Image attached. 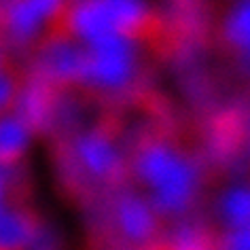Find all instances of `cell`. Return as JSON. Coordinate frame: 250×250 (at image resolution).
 Instances as JSON below:
<instances>
[{
	"mask_svg": "<svg viewBox=\"0 0 250 250\" xmlns=\"http://www.w3.org/2000/svg\"><path fill=\"white\" fill-rule=\"evenodd\" d=\"M127 159V180L161 223L183 218L202 193V167L195 155L170 134H146Z\"/></svg>",
	"mask_w": 250,
	"mask_h": 250,
	"instance_id": "obj_1",
	"label": "cell"
},
{
	"mask_svg": "<svg viewBox=\"0 0 250 250\" xmlns=\"http://www.w3.org/2000/svg\"><path fill=\"white\" fill-rule=\"evenodd\" d=\"M140 72V42L125 36H106L83 45V68L77 87L100 96H117L134 87Z\"/></svg>",
	"mask_w": 250,
	"mask_h": 250,
	"instance_id": "obj_2",
	"label": "cell"
},
{
	"mask_svg": "<svg viewBox=\"0 0 250 250\" xmlns=\"http://www.w3.org/2000/svg\"><path fill=\"white\" fill-rule=\"evenodd\" d=\"M77 176L100 189H117L127 180V159L106 129H87L72 136L66 146Z\"/></svg>",
	"mask_w": 250,
	"mask_h": 250,
	"instance_id": "obj_3",
	"label": "cell"
},
{
	"mask_svg": "<svg viewBox=\"0 0 250 250\" xmlns=\"http://www.w3.org/2000/svg\"><path fill=\"white\" fill-rule=\"evenodd\" d=\"M66 2H0V42L39 49L58 34Z\"/></svg>",
	"mask_w": 250,
	"mask_h": 250,
	"instance_id": "obj_4",
	"label": "cell"
},
{
	"mask_svg": "<svg viewBox=\"0 0 250 250\" xmlns=\"http://www.w3.org/2000/svg\"><path fill=\"white\" fill-rule=\"evenodd\" d=\"M110 227L127 248H148L161 235L164 223L138 193H121L110 210Z\"/></svg>",
	"mask_w": 250,
	"mask_h": 250,
	"instance_id": "obj_5",
	"label": "cell"
},
{
	"mask_svg": "<svg viewBox=\"0 0 250 250\" xmlns=\"http://www.w3.org/2000/svg\"><path fill=\"white\" fill-rule=\"evenodd\" d=\"M39 70L47 81L58 85H77L83 68V45L64 36H53L36 51Z\"/></svg>",
	"mask_w": 250,
	"mask_h": 250,
	"instance_id": "obj_6",
	"label": "cell"
},
{
	"mask_svg": "<svg viewBox=\"0 0 250 250\" xmlns=\"http://www.w3.org/2000/svg\"><path fill=\"white\" fill-rule=\"evenodd\" d=\"M42 221L32 206L20 202L0 216V250H32Z\"/></svg>",
	"mask_w": 250,
	"mask_h": 250,
	"instance_id": "obj_7",
	"label": "cell"
},
{
	"mask_svg": "<svg viewBox=\"0 0 250 250\" xmlns=\"http://www.w3.org/2000/svg\"><path fill=\"white\" fill-rule=\"evenodd\" d=\"M212 237H221L231 231H237L250 223V183L233 185L223 189L212 206Z\"/></svg>",
	"mask_w": 250,
	"mask_h": 250,
	"instance_id": "obj_8",
	"label": "cell"
},
{
	"mask_svg": "<svg viewBox=\"0 0 250 250\" xmlns=\"http://www.w3.org/2000/svg\"><path fill=\"white\" fill-rule=\"evenodd\" d=\"M218 42L235 60L250 64V2L229 4L218 23Z\"/></svg>",
	"mask_w": 250,
	"mask_h": 250,
	"instance_id": "obj_9",
	"label": "cell"
},
{
	"mask_svg": "<svg viewBox=\"0 0 250 250\" xmlns=\"http://www.w3.org/2000/svg\"><path fill=\"white\" fill-rule=\"evenodd\" d=\"M30 145L28 123L13 115L0 119V167H11L20 164Z\"/></svg>",
	"mask_w": 250,
	"mask_h": 250,
	"instance_id": "obj_10",
	"label": "cell"
},
{
	"mask_svg": "<svg viewBox=\"0 0 250 250\" xmlns=\"http://www.w3.org/2000/svg\"><path fill=\"white\" fill-rule=\"evenodd\" d=\"M23 87H26V74L13 62L0 68V119L15 112Z\"/></svg>",
	"mask_w": 250,
	"mask_h": 250,
	"instance_id": "obj_11",
	"label": "cell"
},
{
	"mask_svg": "<svg viewBox=\"0 0 250 250\" xmlns=\"http://www.w3.org/2000/svg\"><path fill=\"white\" fill-rule=\"evenodd\" d=\"M167 250H216L214 237L208 231L197 229H183L176 231L167 244Z\"/></svg>",
	"mask_w": 250,
	"mask_h": 250,
	"instance_id": "obj_12",
	"label": "cell"
},
{
	"mask_svg": "<svg viewBox=\"0 0 250 250\" xmlns=\"http://www.w3.org/2000/svg\"><path fill=\"white\" fill-rule=\"evenodd\" d=\"M216 250H250V223L246 227L225 233L214 240Z\"/></svg>",
	"mask_w": 250,
	"mask_h": 250,
	"instance_id": "obj_13",
	"label": "cell"
},
{
	"mask_svg": "<svg viewBox=\"0 0 250 250\" xmlns=\"http://www.w3.org/2000/svg\"><path fill=\"white\" fill-rule=\"evenodd\" d=\"M15 204H20V199L13 197V191H11L7 178L0 176V216H2L4 212H7L11 206H15Z\"/></svg>",
	"mask_w": 250,
	"mask_h": 250,
	"instance_id": "obj_14",
	"label": "cell"
},
{
	"mask_svg": "<svg viewBox=\"0 0 250 250\" xmlns=\"http://www.w3.org/2000/svg\"><path fill=\"white\" fill-rule=\"evenodd\" d=\"M11 58H9V53H7V49H4V45L0 42V68H2L4 64H9Z\"/></svg>",
	"mask_w": 250,
	"mask_h": 250,
	"instance_id": "obj_15",
	"label": "cell"
},
{
	"mask_svg": "<svg viewBox=\"0 0 250 250\" xmlns=\"http://www.w3.org/2000/svg\"><path fill=\"white\" fill-rule=\"evenodd\" d=\"M32 250H58V248H53V246H34Z\"/></svg>",
	"mask_w": 250,
	"mask_h": 250,
	"instance_id": "obj_16",
	"label": "cell"
}]
</instances>
